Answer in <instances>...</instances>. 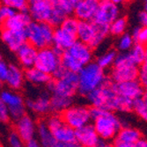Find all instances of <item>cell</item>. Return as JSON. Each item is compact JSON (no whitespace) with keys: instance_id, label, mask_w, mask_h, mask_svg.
Wrapping results in <instances>:
<instances>
[{"instance_id":"33","label":"cell","mask_w":147,"mask_h":147,"mask_svg":"<svg viewBox=\"0 0 147 147\" xmlns=\"http://www.w3.org/2000/svg\"><path fill=\"white\" fill-rule=\"evenodd\" d=\"M127 28V20L124 17H118L109 26V32L114 36H121L125 34Z\"/></svg>"},{"instance_id":"15","label":"cell","mask_w":147,"mask_h":147,"mask_svg":"<svg viewBox=\"0 0 147 147\" xmlns=\"http://www.w3.org/2000/svg\"><path fill=\"white\" fill-rule=\"evenodd\" d=\"M28 11L32 21L48 22L52 13L51 0H38L28 4Z\"/></svg>"},{"instance_id":"55","label":"cell","mask_w":147,"mask_h":147,"mask_svg":"<svg viewBox=\"0 0 147 147\" xmlns=\"http://www.w3.org/2000/svg\"><path fill=\"white\" fill-rule=\"evenodd\" d=\"M144 3L146 4V1H147V0H144Z\"/></svg>"},{"instance_id":"39","label":"cell","mask_w":147,"mask_h":147,"mask_svg":"<svg viewBox=\"0 0 147 147\" xmlns=\"http://www.w3.org/2000/svg\"><path fill=\"white\" fill-rule=\"evenodd\" d=\"M16 13V11L9 6L0 5V25H1L5 20L11 17Z\"/></svg>"},{"instance_id":"45","label":"cell","mask_w":147,"mask_h":147,"mask_svg":"<svg viewBox=\"0 0 147 147\" xmlns=\"http://www.w3.org/2000/svg\"><path fill=\"white\" fill-rule=\"evenodd\" d=\"M115 147H135V144H126V143H122V142H113Z\"/></svg>"},{"instance_id":"53","label":"cell","mask_w":147,"mask_h":147,"mask_svg":"<svg viewBox=\"0 0 147 147\" xmlns=\"http://www.w3.org/2000/svg\"><path fill=\"white\" fill-rule=\"evenodd\" d=\"M97 2H101V1H103V0H96Z\"/></svg>"},{"instance_id":"36","label":"cell","mask_w":147,"mask_h":147,"mask_svg":"<svg viewBox=\"0 0 147 147\" xmlns=\"http://www.w3.org/2000/svg\"><path fill=\"white\" fill-rule=\"evenodd\" d=\"M0 5H4L14 9L16 11H28V0H0Z\"/></svg>"},{"instance_id":"46","label":"cell","mask_w":147,"mask_h":147,"mask_svg":"<svg viewBox=\"0 0 147 147\" xmlns=\"http://www.w3.org/2000/svg\"><path fill=\"white\" fill-rule=\"evenodd\" d=\"M97 147H115L112 142H107V141H100Z\"/></svg>"},{"instance_id":"4","label":"cell","mask_w":147,"mask_h":147,"mask_svg":"<svg viewBox=\"0 0 147 147\" xmlns=\"http://www.w3.org/2000/svg\"><path fill=\"white\" fill-rule=\"evenodd\" d=\"M47 88L49 94L74 98L78 93V75L66 71L61 66L52 76Z\"/></svg>"},{"instance_id":"19","label":"cell","mask_w":147,"mask_h":147,"mask_svg":"<svg viewBox=\"0 0 147 147\" xmlns=\"http://www.w3.org/2000/svg\"><path fill=\"white\" fill-rule=\"evenodd\" d=\"M37 53L38 49H35L31 44H29L28 42H26L16 51L20 66L24 71L34 66L37 57Z\"/></svg>"},{"instance_id":"16","label":"cell","mask_w":147,"mask_h":147,"mask_svg":"<svg viewBox=\"0 0 147 147\" xmlns=\"http://www.w3.org/2000/svg\"><path fill=\"white\" fill-rule=\"evenodd\" d=\"M76 144L83 147H97L101 141L91 123L75 130Z\"/></svg>"},{"instance_id":"28","label":"cell","mask_w":147,"mask_h":147,"mask_svg":"<svg viewBox=\"0 0 147 147\" xmlns=\"http://www.w3.org/2000/svg\"><path fill=\"white\" fill-rule=\"evenodd\" d=\"M73 104V98L50 94V111L53 114L61 115L66 109Z\"/></svg>"},{"instance_id":"29","label":"cell","mask_w":147,"mask_h":147,"mask_svg":"<svg viewBox=\"0 0 147 147\" xmlns=\"http://www.w3.org/2000/svg\"><path fill=\"white\" fill-rule=\"evenodd\" d=\"M128 54L136 65L140 66L147 62V49L145 45L135 43Z\"/></svg>"},{"instance_id":"2","label":"cell","mask_w":147,"mask_h":147,"mask_svg":"<svg viewBox=\"0 0 147 147\" xmlns=\"http://www.w3.org/2000/svg\"><path fill=\"white\" fill-rule=\"evenodd\" d=\"M91 124L101 141H114L123 123L116 113L96 108H90Z\"/></svg>"},{"instance_id":"22","label":"cell","mask_w":147,"mask_h":147,"mask_svg":"<svg viewBox=\"0 0 147 147\" xmlns=\"http://www.w3.org/2000/svg\"><path fill=\"white\" fill-rule=\"evenodd\" d=\"M67 52L83 66L91 63L93 58L92 49H91L88 45L78 41H77L67 50Z\"/></svg>"},{"instance_id":"43","label":"cell","mask_w":147,"mask_h":147,"mask_svg":"<svg viewBox=\"0 0 147 147\" xmlns=\"http://www.w3.org/2000/svg\"><path fill=\"white\" fill-rule=\"evenodd\" d=\"M25 147H42V144L39 143V141L34 138L28 141L25 142Z\"/></svg>"},{"instance_id":"8","label":"cell","mask_w":147,"mask_h":147,"mask_svg":"<svg viewBox=\"0 0 147 147\" xmlns=\"http://www.w3.org/2000/svg\"><path fill=\"white\" fill-rule=\"evenodd\" d=\"M63 123L77 130L91 123L90 108L81 104H72L61 114Z\"/></svg>"},{"instance_id":"5","label":"cell","mask_w":147,"mask_h":147,"mask_svg":"<svg viewBox=\"0 0 147 147\" xmlns=\"http://www.w3.org/2000/svg\"><path fill=\"white\" fill-rule=\"evenodd\" d=\"M55 28L47 22L31 21L25 28L26 42L35 49H42L52 46Z\"/></svg>"},{"instance_id":"50","label":"cell","mask_w":147,"mask_h":147,"mask_svg":"<svg viewBox=\"0 0 147 147\" xmlns=\"http://www.w3.org/2000/svg\"><path fill=\"white\" fill-rule=\"evenodd\" d=\"M28 4H31V3H34V2H36L38 0H28Z\"/></svg>"},{"instance_id":"56","label":"cell","mask_w":147,"mask_h":147,"mask_svg":"<svg viewBox=\"0 0 147 147\" xmlns=\"http://www.w3.org/2000/svg\"><path fill=\"white\" fill-rule=\"evenodd\" d=\"M52 147H57V145H56V144H55V145H54V146H52Z\"/></svg>"},{"instance_id":"31","label":"cell","mask_w":147,"mask_h":147,"mask_svg":"<svg viewBox=\"0 0 147 147\" xmlns=\"http://www.w3.org/2000/svg\"><path fill=\"white\" fill-rule=\"evenodd\" d=\"M61 65L66 71L74 73H78L83 67V65L74 59L67 51L61 54Z\"/></svg>"},{"instance_id":"9","label":"cell","mask_w":147,"mask_h":147,"mask_svg":"<svg viewBox=\"0 0 147 147\" xmlns=\"http://www.w3.org/2000/svg\"><path fill=\"white\" fill-rule=\"evenodd\" d=\"M61 66V54L52 46L38 50L34 67L52 78Z\"/></svg>"},{"instance_id":"7","label":"cell","mask_w":147,"mask_h":147,"mask_svg":"<svg viewBox=\"0 0 147 147\" xmlns=\"http://www.w3.org/2000/svg\"><path fill=\"white\" fill-rule=\"evenodd\" d=\"M44 121L54 136L56 144H76L75 130L63 123L61 115L50 114Z\"/></svg>"},{"instance_id":"14","label":"cell","mask_w":147,"mask_h":147,"mask_svg":"<svg viewBox=\"0 0 147 147\" xmlns=\"http://www.w3.org/2000/svg\"><path fill=\"white\" fill-rule=\"evenodd\" d=\"M115 88L120 96L130 100L132 101L146 94L145 88L137 79L115 84Z\"/></svg>"},{"instance_id":"41","label":"cell","mask_w":147,"mask_h":147,"mask_svg":"<svg viewBox=\"0 0 147 147\" xmlns=\"http://www.w3.org/2000/svg\"><path fill=\"white\" fill-rule=\"evenodd\" d=\"M10 120L11 118L6 106L0 100V124H7Z\"/></svg>"},{"instance_id":"40","label":"cell","mask_w":147,"mask_h":147,"mask_svg":"<svg viewBox=\"0 0 147 147\" xmlns=\"http://www.w3.org/2000/svg\"><path fill=\"white\" fill-rule=\"evenodd\" d=\"M137 80L144 88L146 87L147 86V63L138 66Z\"/></svg>"},{"instance_id":"25","label":"cell","mask_w":147,"mask_h":147,"mask_svg":"<svg viewBox=\"0 0 147 147\" xmlns=\"http://www.w3.org/2000/svg\"><path fill=\"white\" fill-rule=\"evenodd\" d=\"M142 138H143V133L139 129L130 125H127V126H123L121 128L114 141L135 144Z\"/></svg>"},{"instance_id":"48","label":"cell","mask_w":147,"mask_h":147,"mask_svg":"<svg viewBox=\"0 0 147 147\" xmlns=\"http://www.w3.org/2000/svg\"><path fill=\"white\" fill-rule=\"evenodd\" d=\"M109 2H111L112 4L115 5H121V4H123L126 0H109Z\"/></svg>"},{"instance_id":"54","label":"cell","mask_w":147,"mask_h":147,"mask_svg":"<svg viewBox=\"0 0 147 147\" xmlns=\"http://www.w3.org/2000/svg\"><path fill=\"white\" fill-rule=\"evenodd\" d=\"M76 147H83V146H79V145H78V144H77V146H76Z\"/></svg>"},{"instance_id":"37","label":"cell","mask_w":147,"mask_h":147,"mask_svg":"<svg viewBox=\"0 0 147 147\" xmlns=\"http://www.w3.org/2000/svg\"><path fill=\"white\" fill-rule=\"evenodd\" d=\"M133 41L135 43L145 45L147 42V28L146 26H140L136 28L133 30V33L130 34Z\"/></svg>"},{"instance_id":"44","label":"cell","mask_w":147,"mask_h":147,"mask_svg":"<svg viewBox=\"0 0 147 147\" xmlns=\"http://www.w3.org/2000/svg\"><path fill=\"white\" fill-rule=\"evenodd\" d=\"M138 19H139V21H140L142 26H146V24H147V12H146V11L144 10L139 13Z\"/></svg>"},{"instance_id":"3","label":"cell","mask_w":147,"mask_h":147,"mask_svg":"<svg viewBox=\"0 0 147 147\" xmlns=\"http://www.w3.org/2000/svg\"><path fill=\"white\" fill-rule=\"evenodd\" d=\"M78 93L86 97L90 92L101 86L109 78L106 75V71L92 61L84 65L78 73Z\"/></svg>"},{"instance_id":"42","label":"cell","mask_w":147,"mask_h":147,"mask_svg":"<svg viewBox=\"0 0 147 147\" xmlns=\"http://www.w3.org/2000/svg\"><path fill=\"white\" fill-rule=\"evenodd\" d=\"M8 71H9V65L2 60L0 62V86L5 82Z\"/></svg>"},{"instance_id":"23","label":"cell","mask_w":147,"mask_h":147,"mask_svg":"<svg viewBox=\"0 0 147 147\" xmlns=\"http://www.w3.org/2000/svg\"><path fill=\"white\" fill-rule=\"evenodd\" d=\"M95 31V25L92 21H79L76 34L77 41L81 42L92 49Z\"/></svg>"},{"instance_id":"20","label":"cell","mask_w":147,"mask_h":147,"mask_svg":"<svg viewBox=\"0 0 147 147\" xmlns=\"http://www.w3.org/2000/svg\"><path fill=\"white\" fill-rule=\"evenodd\" d=\"M1 39L4 43L13 52H16L26 42L24 30H8L2 29Z\"/></svg>"},{"instance_id":"51","label":"cell","mask_w":147,"mask_h":147,"mask_svg":"<svg viewBox=\"0 0 147 147\" xmlns=\"http://www.w3.org/2000/svg\"><path fill=\"white\" fill-rule=\"evenodd\" d=\"M2 140H1V138H0V147H2Z\"/></svg>"},{"instance_id":"1","label":"cell","mask_w":147,"mask_h":147,"mask_svg":"<svg viewBox=\"0 0 147 147\" xmlns=\"http://www.w3.org/2000/svg\"><path fill=\"white\" fill-rule=\"evenodd\" d=\"M92 108L111 112L130 113L132 100L120 96L115 88V84L109 79L99 88L90 92L86 97Z\"/></svg>"},{"instance_id":"18","label":"cell","mask_w":147,"mask_h":147,"mask_svg":"<svg viewBox=\"0 0 147 147\" xmlns=\"http://www.w3.org/2000/svg\"><path fill=\"white\" fill-rule=\"evenodd\" d=\"M98 5L96 0H80L74 5V17L79 21H92Z\"/></svg>"},{"instance_id":"11","label":"cell","mask_w":147,"mask_h":147,"mask_svg":"<svg viewBox=\"0 0 147 147\" xmlns=\"http://www.w3.org/2000/svg\"><path fill=\"white\" fill-rule=\"evenodd\" d=\"M26 110L37 116H47L50 111V94L47 91L40 92L37 94L28 97L25 100Z\"/></svg>"},{"instance_id":"35","label":"cell","mask_w":147,"mask_h":147,"mask_svg":"<svg viewBox=\"0 0 147 147\" xmlns=\"http://www.w3.org/2000/svg\"><path fill=\"white\" fill-rule=\"evenodd\" d=\"M78 22H79V20H77L75 17L69 16V17L64 19V20L60 25V28L62 29H63L64 31H66V32H68V33H70L71 34L76 35L77 29H78Z\"/></svg>"},{"instance_id":"24","label":"cell","mask_w":147,"mask_h":147,"mask_svg":"<svg viewBox=\"0 0 147 147\" xmlns=\"http://www.w3.org/2000/svg\"><path fill=\"white\" fill-rule=\"evenodd\" d=\"M25 82V72L20 66L16 64L9 65L8 75L5 82L9 89L18 92L24 86Z\"/></svg>"},{"instance_id":"21","label":"cell","mask_w":147,"mask_h":147,"mask_svg":"<svg viewBox=\"0 0 147 147\" xmlns=\"http://www.w3.org/2000/svg\"><path fill=\"white\" fill-rule=\"evenodd\" d=\"M32 19L28 13V11H16L14 15L5 20L2 24V29H8V30H25Z\"/></svg>"},{"instance_id":"52","label":"cell","mask_w":147,"mask_h":147,"mask_svg":"<svg viewBox=\"0 0 147 147\" xmlns=\"http://www.w3.org/2000/svg\"><path fill=\"white\" fill-rule=\"evenodd\" d=\"M2 61V57H1V55H0V62Z\"/></svg>"},{"instance_id":"10","label":"cell","mask_w":147,"mask_h":147,"mask_svg":"<svg viewBox=\"0 0 147 147\" xmlns=\"http://www.w3.org/2000/svg\"><path fill=\"white\" fill-rule=\"evenodd\" d=\"M0 100L6 106L11 120L16 121L26 114L25 99L17 91H12L10 89L1 91Z\"/></svg>"},{"instance_id":"13","label":"cell","mask_w":147,"mask_h":147,"mask_svg":"<svg viewBox=\"0 0 147 147\" xmlns=\"http://www.w3.org/2000/svg\"><path fill=\"white\" fill-rule=\"evenodd\" d=\"M119 8L117 5L112 4L109 0H103L99 2L97 10L92 21L109 26L115 20L118 18Z\"/></svg>"},{"instance_id":"17","label":"cell","mask_w":147,"mask_h":147,"mask_svg":"<svg viewBox=\"0 0 147 147\" xmlns=\"http://www.w3.org/2000/svg\"><path fill=\"white\" fill-rule=\"evenodd\" d=\"M77 42V37L68 32L62 29L60 26L55 28L53 34L52 47L60 54L67 51L75 42Z\"/></svg>"},{"instance_id":"26","label":"cell","mask_w":147,"mask_h":147,"mask_svg":"<svg viewBox=\"0 0 147 147\" xmlns=\"http://www.w3.org/2000/svg\"><path fill=\"white\" fill-rule=\"evenodd\" d=\"M24 72L26 81H28V83L35 86H47V85L50 82L52 78L51 76L37 69L34 66L28 70H25Z\"/></svg>"},{"instance_id":"47","label":"cell","mask_w":147,"mask_h":147,"mask_svg":"<svg viewBox=\"0 0 147 147\" xmlns=\"http://www.w3.org/2000/svg\"><path fill=\"white\" fill-rule=\"evenodd\" d=\"M135 147H147V141L143 138L135 144Z\"/></svg>"},{"instance_id":"32","label":"cell","mask_w":147,"mask_h":147,"mask_svg":"<svg viewBox=\"0 0 147 147\" xmlns=\"http://www.w3.org/2000/svg\"><path fill=\"white\" fill-rule=\"evenodd\" d=\"M131 112L144 121L147 120V99L146 94L132 101Z\"/></svg>"},{"instance_id":"12","label":"cell","mask_w":147,"mask_h":147,"mask_svg":"<svg viewBox=\"0 0 147 147\" xmlns=\"http://www.w3.org/2000/svg\"><path fill=\"white\" fill-rule=\"evenodd\" d=\"M37 121L30 115L25 114L23 116L14 121V131L24 141L26 142L35 138Z\"/></svg>"},{"instance_id":"49","label":"cell","mask_w":147,"mask_h":147,"mask_svg":"<svg viewBox=\"0 0 147 147\" xmlns=\"http://www.w3.org/2000/svg\"><path fill=\"white\" fill-rule=\"evenodd\" d=\"M68 1H69V2H71L73 5H75L77 3H78V2L80 1V0H68Z\"/></svg>"},{"instance_id":"27","label":"cell","mask_w":147,"mask_h":147,"mask_svg":"<svg viewBox=\"0 0 147 147\" xmlns=\"http://www.w3.org/2000/svg\"><path fill=\"white\" fill-rule=\"evenodd\" d=\"M35 138L42 147H52L56 144V141L51 130L47 126L44 120L37 122Z\"/></svg>"},{"instance_id":"6","label":"cell","mask_w":147,"mask_h":147,"mask_svg":"<svg viewBox=\"0 0 147 147\" xmlns=\"http://www.w3.org/2000/svg\"><path fill=\"white\" fill-rule=\"evenodd\" d=\"M138 72V66L132 62L128 53H120L110 69L109 79L115 84L136 80Z\"/></svg>"},{"instance_id":"38","label":"cell","mask_w":147,"mask_h":147,"mask_svg":"<svg viewBox=\"0 0 147 147\" xmlns=\"http://www.w3.org/2000/svg\"><path fill=\"white\" fill-rule=\"evenodd\" d=\"M6 144L7 147H25V142L13 130L8 134Z\"/></svg>"},{"instance_id":"34","label":"cell","mask_w":147,"mask_h":147,"mask_svg":"<svg viewBox=\"0 0 147 147\" xmlns=\"http://www.w3.org/2000/svg\"><path fill=\"white\" fill-rule=\"evenodd\" d=\"M134 44L135 42L133 41L131 34L125 33L119 37L117 49H119V51H121V53H128Z\"/></svg>"},{"instance_id":"30","label":"cell","mask_w":147,"mask_h":147,"mask_svg":"<svg viewBox=\"0 0 147 147\" xmlns=\"http://www.w3.org/2000/svg\"><path fill=\"white\" fill-rule=\"evenodd\" d=\"M117 57V52L114 49L107 50L106 52L102 53L97 57V60L95 63L100 66V67L106 71L108 69H111L114 65V63L115 61V58Z\"/></svg>"}]
</instances>
